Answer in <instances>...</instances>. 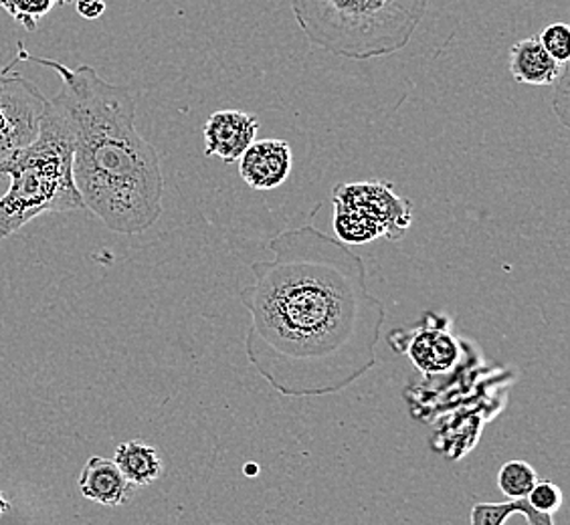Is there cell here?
Listing matches in <instances>:
<instances>
[{"mask_svg": "<svg viewBox=\"0 0 570 525\" xmlns=\"http://www.w3.org/2000/svg\"><path fill=\"white\" fill-rule=\"evenodd\" d=\"M9 512V502L4 499V495L0 492V517Z\"/></svg>", "mask_w": 570, "mask_h": 525, "instance_id": "22", "label": "cell"}, {"mask_svg": "<svg viewBox=\"0 0 570 525\" xmlns=\"http://www.w3.org/2000/svg\"><path fill=\"white\" fill-rule=\"evenodd\" d=\"M71 160V123L63 106L51 98L37 140L0 165V176L11 180V187L0 197V239L47 212L83 208L73 185Z\"/></svg>", "mask_w": 570, "mask_h": 525, "instance_id": "3", "label": "cell"}, {"mask_svg": "<svg viewBox=\"0 0 570 525\" xmlns=\"http://www.w3.org/2000/svg\"><path fill=\"white\" fill-rule=\"evenodd\" d=\"M336 239L344 245H366L383 239V230L352 208L334 205Z\"/></svg>", "mask_w": 570, "mask_h": 525, "instance_id": "13", "label": "cell"}, {"mask_svg": "<svg viewBox=\"0 0 570 525\" xmlns=\"http://www.w3.org/2000/svg\"><path fill=\"white\" fill-rule=\"evenodd\" d=\"M406 354L419 373L438 376L451 373L460 361V344L445 324H428L411 334Z\"/></svg>", "mask_w": 570, "mask_h": 525, "instance_id": "9", "label": "cell"}, {"mask_svg": "<svg viewBox=\"0 0 570 525\" xmlns=\"http://www.w3.org/2000/svg\"><path fill=\"white\" fill-rule=\"evenodd\" d=\"M56 4L57 0H11L4 11L9 12L14 21L21 22L29 33H33L39 21L47 17V12H51Z\"/></svg>", "mask_w": 570, "mask_h": 525, "instance_id": "16", "label": "cell"}, {"mask_svg": "<svg viewBox=\"0 0 570 525\" xmlns=\"http://www.w3.org/2000/svg\"><path fill=\"white\" fill-rule=\"evenodd\" d=\"M538 41L544 47L557 63L567 66L570 59V27L567 22H552L542 33L538 34Z\"/></svg>", "mask_w": 570, "mask_h": 525, "instance_id": "17", "label": "cell"}, {"mask_svg": "<svg viewBox=\"0 0 570 525\" xmlns=\"http://www.w3.org/2000/svg\"><path fill=\"white\" fill-rule=\"evenodd\" d=\"M73 0H57V4H71Z\"/></svg>", "mask_w": 570, "mask_h": 525, "instance_id": "23", "label": "cell"}, {"mask_svg": "<svg viewBox=\"0 0 570 525\" xmlns=\"http://www.w3.org/2000/svg\"><path fill=\"white\" fill-rule=\"evenodd\" d=\"M564 495L557 483L540 482L528 493L527 504L540 514L554 515L562 507Z\"/></svg>", "mask_w": 570, "mask_h": 525, "instance_id": "18", "label": "cell"}, {"mask_svg": "<svg viewBox=\"0 0 570 525\" xmlns=\"http://www.w3.org/2000/svg\"><path fill=\"white\" fill-rule=\"evenodd\" d=\"M428 9L429 0H338L309 44L351 61L395 56L411 43Z\"/></svg>", "mask_w": 570, "mask_h": 525, "instance_id": "4", "label": "cell"}, {"mask_svg": "<svg viewBox=\"0 0 570 525\" xmlns=\"http://www.w3.org/2000/svg\"><path fill=\"white\" fill-rule=\"evenodd\" d=\"M49 99L21 73H0V165L33 143L41 131Z\"/></svg>", "mask_w": 570, "mask_h": 525, "instance_id": "5", "label": "cell"}, {"mask_svg": "<svg viewBox=\"0 0 570 525\" xmlns=\"http://www.w3.org/2000/svg\"><path fill=\"white\" fill-rule=\"evenodd\" d=\"M257 131L259 120L247 111H215L205 123V153L217 156L225 165H235L257 140Z\"/></svg>", "mask_w": 570, "mask_h": 525, "instance_id": "7", "label": "cell"}, {"mask_svg": "<svg viewBox=\"0 0 570 525\" xmlns=\"http://www.w3.org/2000/svg\"><path fill=\"white\" fill-rule=\"evenodd\" d=\"M567 66L557 63L538 37H528L510 47V73L520 86H554Z\"/></svg>", "mask_w": 570, "mask_h": 525, "instance_id": "11", "label": "cell"}, {"mask_svg": "<svg viewBox=\"0 0 570 525\" xmlns=\"http://www.w3.org/2000/svg\"><path fill=\"white\" fill-rule=\"evenodd\" d=\"M76 11L86 21H98L106 12V0H76Z\"/></svg>", "mask_w": 570, "mask_h": 525, "instance_id": "21", "label": "cell"}, {"mask_svg": "<svg viewBox=\"0 0 570 525\" xmlns=\"http://www.w3.org/2000/svg\"><path fill=\"white\" fill-rule=\"evenodd\" d=\"M332 202L352 208L383 230V239L399 241L413 222V202L396 195L389 182H351L338 185L332 192Z\"/></svg>", "mask_w": 570, "mask_h": 525, "instance_id": "6", "label": "cell"}, {"mask_svg": "<svg viewBox=\"0 0 570 525\" xmlns=\"http://www.w3.org/2000/svg\"><path fill=\"white\" fill-rule=\"evenodd\" d=\"M79 492L99 505L118 507L132 499L134 485L128 482L111 459L91 457L79 475Z\"/></svg>", "mask_w": 570, "mask_h": 525, "instance_id": "10", "label": "cell"}, {"mask_svg": "<svg viewBox=\"0 0 570 525\" xmlns=\"http://www.w3.org/2000/svg\"><path fill=\"white\" fill-rule=\"evenodd\" d=\"M336 2L338 0H289L297 27L306 34L307 41L318 31L320 24L326 21Z\"/></svg>", "mask_w": 570, "mask_h": 525, "instance_id": "15", "label": "cell"}, {"mask_svg": "<svg viewBox=\"0 0 570 525\" xmlns=\"http://www.w3.org/2000/svg\"><path fill=\"white\" fill-rule=\"evenodd\" d=\"M114 463L118 465L121 475L132 483L134 487H146L163 475V459L158 450L146 445L142 440L121 443L116 449Z\"/></svg>", "mask_w": 570, "mask_h": 525, "instance_id": "12", "label": "cell"}, {"mask_svg": "<svg viewBox=\"0 0 570 525\" xmlns=\"http://www.w3.org/2000/svg\"><path fill=\"white\" fill-rule=\"evenodd\" d=\"M252 262L242 301L255 373L287 398L344 393L376 366L384 306L366 284V265L314 225L287 229Z\"/></svg>", "mask_w": 570, "mask_h": 525, "instance_id": "1", "label": "cell"}, {"mask_svg": "<svg viewBox=\"0 0 570 525\" xmlns=\"http://www.w3.org/2000/svg\"><path fill=\"white\" fill-rule=\"evenodd\" d=\"M554 111L559 113L560 123L564 128H569V67H564L562 76L559 77V81L554 83Z\"/></svg>", "mask_w": 570, "mask_h": 525, "instance_id": "20", "label": "cell"}, {"mask_svg": "<svg viewBox=\"0 0 570 525\" xmlns=\"http://www.w3.org/2000/svg\"><path fill=\"white\" fill-rule=\"evenodd\" d=\"M515 514V499L502 504L475 502L470 514V525H504Z\"/></svg>", "mask_w": 570, "mask_h": 525, "instance_id": "19", "label": "cell"}, {"mask_svg": "<svg viewBox=\"0 0 570 525\" xmlns=\"http://www.w3.org/2000/svg\"><path fill=\"white\" fill-rule=\"evenodd\" d=\"M537 482V469L527 460H508L498 473V487L508 499H527Z\"/></svg>", "mask_w": 570, "mask_h": 525, "instance_id": "14", "label": "cell"}, {"mask_svg": "<svg viewBox=\"0 0 570 525\" xmlns=\"http://www.w3.org/2000/svg\"><path fill=\"white\" fill-rule=\"evenodd\" d=\"M294 153L285 140H255L239 158V175L253 190H274L292 175Z\"/></svg>", "mask_w": 570, "mask_h": 525, "instance_id": "8", "label": "cell"}, {"mask_svg": "<svg viewBox=\"0 0 570 525\" xmlns=\"http://www.w3.org/2000/svg\"><path fill=\"white\" fill-rule=\"evenodd\" d=\"M21 61L49 67L61 77L53 98L71 123V175L83 208L120 235L154 227L165 208V175L156 148L136 130L132 89L106 81L94 67L31 56L19 43L7 69Z\"/></svg>", "mask_w": 570, "mask_h": 525, "instance_id": "2", "label": "cell"}]
</instances>
